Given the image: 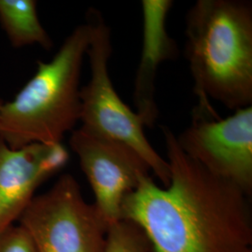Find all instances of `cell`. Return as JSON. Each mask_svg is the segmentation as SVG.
I'll return each mask as SVG.
<instances>
[{"label": "cell", "mask_w": 252, "mask_h": 252, "mask_svg": "<svg viewBox=\"0 0 252 252\" xmlns=\"http://www.w3.org/2000/svg\"><path fill=\"white\" fill-rule=\"evenodd\" d=\"M162 132L170 182L162 188L142 175L121 220L144 231L152 252H252L251 196L191 159L168 127Z\"/></svg>", "instance_id": "1"}, {"label": "cell", "mask_w": 252, "mask_h": 252, "mask_svg": "<svg viewBox=\"0 0 252 252\" xmlns=\"http://www.w3.org/2000/svg\"><path fill=\"white\" fill-rule=\"evenodd\" d=\"M185 56L199 107L218 119L209 99L230 109L252 104V5L244 0H198L186 16Z\"/></svg>", "instance_id": "2"}, {"label": "cell", "mask_w": 252, "mask_h": 252, "mask_svg": "<svg viewBox=\"0 0 252 252\" xmlns=\"http://www.w3.org/2000/svg\"><path fill=\"white\" fill-rule=\"evenodd\" d=\"M90 26L76 27L50 62L15 98L0 108V138L11 149L33 143L62 144L81 117V66L90 42Z\"/></svg>", "instance_id": "3"}, {"label": "cell", "mask_w": 252, "mask_h": 252, "mask_svg": "<svg viewBox=\"0 0 252 252\" xmlns=\"http://www.w3.org/2000/svg\"><path fill=\"white\" fill-rule=\"evenodd\" d=\"M91 77L81 88V129L90 135L126 145L133 149L163 185L170 182L169 164L157 153L145 135L144 123L121 99L108 71L112 54L111 32L98 9H89Z\"/></svg>", "instance_id": "4"}, {"label": "cell", "mask_w": 252, "mask_h": 252, "mask_svg": "<svg viewBox=\"0 0 252 252\" xmlns=\"http://www.w3.org/2000/svg\"><path fill=\"white\" fill-rule=\"evenodd\" d=\"M18 220L37 252H105L110 224L70 174L32 199Z\"/></svg>", "instance_id": "5"}, {"label": "cell", "mask_w": 252, "mask_h": 252, "mask_svg": "<svg viewBox=\"0 0 252 252\" xmlns=\"http://www.w3.org/2000/svg\"><path fill=\"white\" fill-rule=\"evenodd\" d=\"M180 149L208 171L229 180L252 196V106L226 119L193 115L179 136Z\"/></svg>", "instance_id": "6"}, {"label": "cell", "mask_w": 252, "mask_h": 252, "mask_svg": "<svg viewBox=\"0 0 252 252\" xmlns=\"http://www.w3.org/2000/svg\"><path fill=\"white\" fill-rule=\"evenodd\" d=\"M69 144L94 193V206L109 224L120 220L123 201L136 188L140 177L150 174L148 164L130 147L81 128L73 131Z\"/></svg>", "instance_id": "7"}, {"label": "cell", "mask_w": 252, "mask_h": 252, "mask_svg": "<svg viewBox=\"0 0 252 252\" xmlns=\"http://www.w3.org/2000/svg\"><path fill=\"white\" fill-rule=\"evenodd\" d=\"M68 160L62 144L33 143L14 150L0 138V233L18 220L36 189Z\"/></svg>", "instance_id": "8"}, {"label": "cell", "mask_w": 252, "mask_h": 252, "mask_svg": "<svg viewBox=\"0 0 252 252\" xmlns=\"http://www.w3.org/2000/svg\"><path fill=\"white\" fill-rule=\"evenodd\" d=\"M172 0H143L142 48L135 74L134 103L135 112L152 128L159 117L155 99V81L160 65L177 56L178 48L166 29L167 16L173 7Z\"/></svg>", "instance_id": "9"}, {"label": "cell", "mask_w": 252, "mask_h": 252, "mask_svg": "<svg viewBox=\"0 0 252 252\" xmlns=\"http://www.w3.org/2000/svg\"><path fill=\"white\" fill-rule=\"evenodd\" d=\"M0 24L16 49L37 44L51 50L54 45L40 24L35 0H0Z\"/></svg>", "instance_id": "10"}, {"label": "cell", "mask_w": 252, "mask_h": 252, "mask_svg": "<svg viewBox=\"0 0 252 252\" xmlns=\"http://www.w3.org/2000/svg\"><path fill=\"white\" fill-rule=\"evenodd\" d=\"M152 244L135 222L120 220L108 227L105 252H152Z\"/></svg>", "instance_id": "11"}, {"label": "cell", "mask_w": 252, "mask_h": 252, "mask_svg": "<svg viewBox=\"0 0 252 252\" xmlns=\"http://www.w3.org/2000/svg\"><path fill=\"white\" fill-rule=\"evenodd\" d=\"M0 252H37L26 230L11 225L0 233Z\"/></svg>", "instance_id": "12"}, {"label": "cell", "mask_w": 252, "mask_h": 252, "mask_svg": "<svg viewBox=\"0 0 252 252\" xmlns=\"http://www.w3.org/2000/svg\"><path fill=\"white\" fill-rule=\"evenodd\" d=\"M3 103H4V102H3V101H2V99H1V98H0V108H1V107H2V105H3Z\"/></svg>", "instance_id": "13"}]
</instances>
